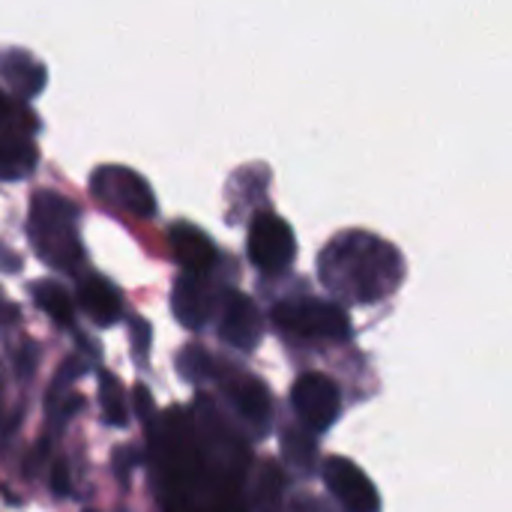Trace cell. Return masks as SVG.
<instances>
[{"label":"cell","instance_id":"2","mask_svg":"<svg viewBox=\"0 0 512 512\" xmlns=\"http://www.w3.org/2000/svg\"><path fill=\"white\" fill-rule=\"evenodd\" d=\"M27 237L33 252L63 273H78L84 264V246L78 234V204L60 192L42 189L30 198Z\"/></svg>","mask_w":512,"mask_h":512},{"label":"cell","instance_id":"7","mask_svg":"<svg viewBox=\"0 0 512 512\" xmlns=\"http://www.w3.org/2000/svg\"><path fill=\"white\" fill-rule=\"evenodd\" d=\"M213 378L222 381L234 411L240 414V420L255 432V435H267L273 426V396L267 390V384L255 375L246 372H234V369H222L216 363Z\"/></svg>","mask_w":512,"mask_h":512},{"label":"cell","instance_id":"17","mask_svg":"<svg viewBox=\"0 0 512 512\" xmlns=\"http://www.w3.org/2000/svg\"><path fill=\"white\" fill-rule=\"evenodd\" d=\"M99 408H102V420L108 426L123 429L129 423V399L111 372H99Z\"/></svg>","mask_w":512,"mask_h":512},{"label":"cell","instance_id":"10","mask_svg":"<svg viewBox=\"0 0 512 512\" xmlns=\"http://www.w3.org/2000/svg\"><path fill=\"white\" fill-rule=\"evenodd\" d=\"M216 291L210 285L207 276H195V273H183L174 279V291H171V309L174 318L186 327V330H201L210 324L213 312H216Z\"/></svg>","mask_w":512,"mask_h":512},{"label":"cell","instance_id":"24","mask_svg":"<svg viewBox=\"0 0 512 512\" xmlns=\"http://www.w3.org/2000/svg\"><path fill=\"white\" fill-rule=\"evenodd\" d=\"M132 402H135V411H138V417L144 420V426H150V423L159 417V414H156V405H153V396H150L147 387H135Z\"/></svg>","mask_w":512,"mask_h":512},{"label":"cell","instance_id":"8","mask_svg":"<svg viewBox=\"0 0 512 512\" xmlns=\"http://www.w3.org/2000/svg\"><path fill=\"white\" fill-rule=\"evenodd\" d=\"M324 483L342 512H381V492L360 465L345 456L324 459Z\"/></svg>","mask_w":512,"mask_h":512},{"label":"cell","instance_id":"19","mask_svg":"<svg viewBox=\"0 0 512 512\" xmlns=\"http://www.w3.org/2000/svg\"><path fill=\"white\" fill-rule=\"evenodd\" d=\"M282 453H285V459H288L291 465H297V468H312L315 453H318L312 432H306V429H288V432L282 435Z\"/></svg>","mask_w":512,"mask_h":512},{"label":"cell","instance_id":"9","mask_svg":"<svg viewBox=\"0 0 512 512\" xmlns=\"http://www.w3.org/2000/svg\"><path fill=\"white\" fill-rule=\"evenodd\" d=\"M219 336L237 351H255L264 336L258 303L243 291H228L219 306Z\"/></svg>","mask_w":512,"mask_h":512},{"label":"cell","instance_id":"28","mask_svg":"<svg viewBox=\"0 0 512 512\" xmlns=\"http://www.w3.org/2000/svg\"><path fill=\"white\" fill-rule=\"evenodd\" d=\"M15 423H18V417H6V408H3V381H0V447L12 435Z\"/></svg>","mask_w":512,"mask_h":512},{"label":"cell","instance_id":"27","mask_svg":"<svg viewBox=\"0 0 512 512\" xmlns=\"http://www.w3.org/2000/svg\"><path fill=\"white\" fill-rule=\"evenodd\" d=\"M33 366H36V348L33 345H24V354L21 351L15 354V369H18V375L30 378Z\"/></svg>","mask_w":512,"mask_h":512},{"label":"cell","instance_id":"12","mask_svg":"<svg viewBox=\"0 0 512 512\" xmlns=\"http://www.w3.org/2000/svg\"><path fill=\"white\" fill-rule=\"evenodd\" d=\"M0 78L12 87V96L27 102L42 93L48 72L45 66L24 48H3L0 51Z\"/></svg>","mask_w":512,"mask_h":512},{"label":"cell","instance_id":"11","mask_svg":"<svg viewBox=\"0 0 512 512\" xmlns=\"http://www.w3.org/2000/svg\"><path fill=\"white\" fill-rule=\"evenodd\" d=\"M168 243H171V252H174L177 264L183 267V273L207 276L210 267L216 264V246H213L210 234L192 222H174L168 228Z\"/></svg>","mask_w":512,"mask_h":512},{"label":"cell","instance_id":"1","mask_svg":"<svg viewBox=\"0 0 512 512\" xmlns=\"http://www.w3.org/2000/svg\"><path fill=\"white\" fill-rule=\"evenodd\" d=\"M318 276L333 294L351 303H378L396 291L405 267L393 243L354 228L327 243L318 255Z\"/></svg>","mask_w":512,"mask_h":512},{"label":"cell","instance_id":"25","mask_svg":"<svg viewBox=\"0 0 512 512\" xmlns=\"http://www.w3.org/2000/svg\"><path fill=\"white\" fill-rule=\"evenodd\" d=\"M51 489H54V495H69V489H72V483H69V465L63 459H57L51 465Z\"/></svg>","mask_w":512,"mask_h":512},{"label":"cell","instance_id":"23","mask_svg":"<svg viewBox=\"0 0 512 512\" xmlns=\"http://www.w3.org/2000/svg\"><path fill=\"white\" fill-rule=\"evenodd\" d=\"M132 351L138 360H147L150 354V324L144 318H132Z\"/></svg>","mask_w":512,"mask_h":512},{"label":"cell","instance_id":"22","mask_svg":"<svg viewBox=\"0 0 512 512\" xmlns=\"http://www.w3.org/2000/svg\"><path fill=\"white\" fill-rule=\"evenodd\" d=\"M138 465H141V456H138L135 447H120V450H114V471H117V477H120L123 483H129V474H132V468H138Z\"/></svg>","mask_w":512,"mask_h":512},{"label":"cell","instance_id":"13","mask_svg":"<svg viewBox=\"0 0 512 512\" xmlns=\"http://www.w3.org/2000/svg\"><path fill=\"white\" fill-rule=\"evenodd\" d=\"M78 303L87 312V318L99 327H114L123 318L120 291L99 273H87L78 279Z\"/></svg>","mask_w":512,"mask_h":512},{"label":"cell","instance_id":"5","mask_svg":"<svg viewBox=\"0 0 512 512\" xmlns=\"http://www.w3.org/2000/svg\"><path fill=\"white\" fill-rule=\"evenodd\" d=\"M291 405L312 435H324L342 414V393L330 375L303 372L291 387Z\"/></svg>","mask_w":512,"mask_h":512},{"label":"cell","instance_id":"21","mask_svg":"<svg viewBox=\"0 0 512 512\" xmlns=\"http://www.w3.org/2000/svg\"><path fill=\"white\" fill-rule=\"evenodd\" d=\"M81 405H84V399H81L78 393H72V396L66 393V396H60V399H51L48 408H45V411H48V426H51V432L57 435V432L81 411Z\"/></svg>","mask_w":512,"mask_h":512},{"label":"cell","instance_id":"6","mask_svg":"<svg viewBox=\"0 0 512 512\" xmlns=\"http://www.w3.org/2000/svg\"><path fill=\"white\" fill-rule=\"evenodd\" d=\"M90 189L99 201L126 210L132 216L150 219L156 216V195L153 186L132 168L126 165H102L93 177H90Z\"/></svg>","mask_w":512,"mask_h":512},{"label":"cell","instance_id":"15","mask_svg":"<svg viewBox=\"0 0 512 512\" xmlns=\"http://www.w3.org/2000/svg\"><path fill=\"white\" fill-rule=\"evenodd\" d=\"M33 303H36L57 327H72V324H75V300H72V294H69L63 285H57V282H51V279L33 282Z\"/></svg>","mask_w":512,"mask_h":512},{"label":"cell","instance_id":"3","mask_svg":"<svg viewBox=\"0 0 512 512\" xmlns=\"http://www.w3.org/2000/svg\"><path fill=\"white\" fill-rule=\"evenodd\" d=\"M273 324L288 336L300 342H327V345H342L351 339L354 324L351 315L321 297H288L273 306Z\"/></svg>","mask_w":512,"mask_h":512},{"label":"cell","instance_id":"16","mask_svg":"<svg viewBox=\"0 0 512 512\" xmlns=\"http://www.w3.org/2000/svg\"><path fill=\"white\" fill-rule=\"evenodd\" d=\"M282 495H285V474L276 462H264L255 477L252 489V504L258 512H279L282 510Z\"/></svg>","mask_w":512,"mask_h":512},{"label":"cell","instance_id":"20","mask_svg":"<svg viewBox=\"0 0 512 512\" xmlns=\"http://www.w3.org/2000/svg\"><path fill=\"white\" fill-rule=\"evenodd\" d=\"M180 372L189 378V381H204V378H213V369H216V357H210L204 348L198 345H189L180 351V360H177Z\"/></svg>","mask_w":512,"mask_h":512},{"label":"cell","instance_id":"4","mask_svg":"<svg viewBox=\"0 0 512 512\" xmlns=\"http://www.w3.org/2000/svg\"><path fill=\"white\" fill-rule=\"evenodd\" d=\"M246 252H249V261L261 273H285L294 264V258H297L294 228L279 213L264 210L249 225Z\"/></svg>","mask_w":512,"mask_h":512},{"label":"cell","instance_id":"26","mask_svg":"<svg viewBox=\"0 0 512 512\" xmlns=\"http://www.w3.org/2000/svg\"><path fill=\"white\" fill-rule=\"evenodd\" d=\"M294 512H339L333 504H327L324 498H318V495H300L297 501H294Z\"/></svg>","mask_w":512,"mask_h":512},{"label":"cell","instance_id":"18","mask_svg":"<svg viewBox=\"0 0 512 512\" xmlns=\"http://www.w3.org/2000/svg\"><path fill=\"white\" fill-rule=\"evenodd\" d=\"M0 132H24V135L39 132V120L27 108V102L6 96L3 90H0Z\"/></svg>","mask_w":512,"mask_h":512},{"label":"cell","instance_id":"14","mask_svg":"<svg viewBox=\"0 0 512 512\" xmlns=\"http://www.w3.org/2000/svg\"><path fill=\"white\" fill-rule=\"evenodd\" d=\"M39 162V147L33 135L24 132H0V180H24L33 174Z\"/></svg>","mask_w":512,"mask_h":512}]
</instances>
